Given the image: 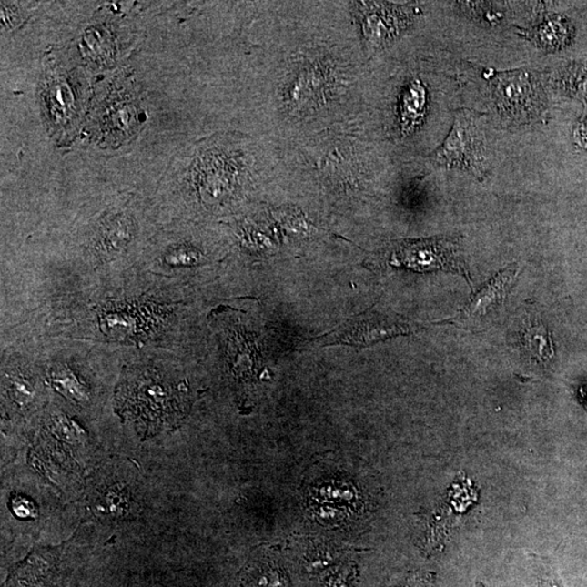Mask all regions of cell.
Returning <instances> with one entry per match:
<instances>
[{"instance_id":"1","label":"cell","mask_w":587,"mask_h":587,"mask_svg":"<svg viewBox=\"0 0 587 587\" xmlns=\"http://www.w3.org/2000/svg\"><path fill=\"white\" fill-rule=\"evenodd\" d=\"M121 415L137 423L143 438L180 422L186 410L182 390L172 387L153 371L132 372L116 390Z\"/></svg>"},{"instance_id":"2","label":"cell","mask_w":587,"mask_h":587,"mask_svg":"<svg viewBox=\"0 0 587 587\" xmlns=\"http://www.w3.org/2000/svg\"><path fill=\"white\" fill-rule=\"evenodd\" d=\"M478 114L471 110H458L450 136L436 150V164L446 167H460L484 177L488 171L485 137L481 130Z\"/></svg>"},{"instance_id":"3","label":"cell","mask_w":587,"mask_h":587,"mask_svg":"<svg viewBox=\"0 0 587 587\" xmlns=\"http://www.w3.org/2000/svg\"><path fill=\"white\" fill-rule=\"evenodd\" d=\"M491 91L497 108L509 120L528 123L540 116V82L527 71L502 72L494 76Z\"/></svg>"},{"instance_id":"4","label":"cell","mask_w":587,"mask_h":587,"mask_svg":"<svg viewBox=\"0 0 587 587\" xmlns=\"http://www.w3.org/2000/svg\"><path fill=\"white\" fill-rule=\"evenodd\" d=\"M390 265L419 272L452 271L470 279L467 267L460 256L458 242L451 238L401 243L391 254Z\"/></svg>"},{"instance_id":"5","label":"cell","mask_w":587,"mask_h":587,"mask_svg":"<svg viewBox=\"0 0 587 587\" xmlns=\"http://www.w3.org/2000/svg\"><path fill=\"white\" fill-rule=\"evenodd\" d=\"M518 273V266H509L505 270L497 273L447 322L468 329H478L486 326V322L493 319L504 305L509 290L516 282Z\"/></svg>"},{"instance_id":"6","label":"cell","mask_w":587,"mask_h":587,"mask_svg":"<svg viewBox=\"0 0 587 587\" xmlns=\"http://www.w3.org/2000/svg\"><path fill=\"white\" fill-rule=\"evenodd\" d=\"M361 25L368 48L377 50L390 41L410 21V15L385 4H363Z\"/></svg>"},{"instance_id":"7","label":"cell","mask_w":587,"mask_h":587,"mask_svg":"<svg viewBox=\"0 0 587 587\" xmlns=\"http://www.w3.org/2000/svg\"><path fill=\"white\" fill-rule=\"evenodd\" d=\"M407 333H410V324L372 313L340 329L335 339L345 343L371 344L394 335Z\"/></svg>"},{"instance_id":"8","label":"cell","mask_w":587,"mask_h":587,"mask_svg":"<svg viewBox=\"0 0 587 587\" xmlns=\"http://www.w3.org/2000/svg\"><path fill=\"white\" fill-rule=\"evenodd\" d=\"M520 343L523 354L541 367L548 366L555 357L552 334L538 319L525 322Z\"/></svg>"},{"instance_id":"9","label":"cell","mask_w":587,"mask_h":587,"mask_svg":"<svg viewBox=\"0 0 587 587\" xmlns=\"http://www.w3.org/2000/svg\"><path fill=\"white\" fill-rule=\"evenodd\" d=\"M520 35L528 38L539 48L551 52L566 46L572 36V31L566 19L555 16L535 25L533 29L522 30Z\"/></svg>"},{"instance_id":"10","label":"cell","mask_w":587,"mask_h":587,"mask_svg":"<svg viewBox=\"0 0 587 587\" xmlns=\"http://www.w3.org/2000/svg\"><path fill=\"white\" fill-rule=\"evenodd\" d=\"M427 89L417 80L408 84L400 102L402 134H410L420 125L427 108Z\"/></svg>"},{"instance_id":"11","label":"cell","mask_w":587,"mask_h":587,"mask_svg":"<svg viewBox=\"0 0 587 587\" xmlns=\"http://www.w3.org/2000/svg\"><path fill=\"white\" fill-rule=\"evenodd\" d=\"M132 238V225L126 217H116L103 228L100 248L106 254H117L127 248Z\"/></svg>"},{"instance_id":"12","label":"cell","mask_w":587,"mask_h":587,"mask_svg":"<svg viewBox=\"0 0 587 587\" xmlns=\"http://www.w3.org/2000/svg\"><path fill=\"white\" fill-rule=\"evenodd\" d=\"M50 381L56 388L64 391L66 395L71 397L76 401L86 400V390L70 369L66 367H57L50 374Z\"/></svg>"},{"instance_id":"13","label":"cell","mask_w":587,"mask_h":587,"mask_svg":"<svg viewBox=\"0 0 587 587\" xmlns=\"http://www.w3.org/2000/svg\"><path fill=\"white\" fill-rule=\"evenodd\" d=\"M204 257L193 248L181 246L169 251L166 256V262L169 266H194L203 261Z\"/></svg>"},{"instance_id":"14","label":"cell","mask_w":587,"mask_h":587,"mask_svg":"<svg viewBox=\"0 0 587 587\" xmlns=\"http://www.w3.org/2000/svg\"><path fill=\"white\" fill-rule=\"evenodd\" d=\"M567 91L573 95L587 97V66H578L568 72L566 80H564Z\"/></svg>"},{"instance_id":"15","label":"cell","mask_w":587,"mask_h":587,"mask_svg":"<svg viewBox=\"0 0 587 587\" xmlns=\"http://www.w3.org/2000/svg\"><path fill=\"white\" fill-rule=\"evenodd\" d=\"M10 393L19 404L24 405L25 402H29L32 400L35 388L25 378L13 377L10 379Z\"/></svg>"},{"instance_id":"16","label":"cell","mask_w":587,"mask_h":587,"mask_svg":"<svg viewBox=\"0 0 587 587\" xmlns=\"http://www.w3.org/2000/svg\"><path fill=\"white\" fill-rule=\"evenodd\" d=\"M573 139L580 147L587 149V109L574 128Z\"/></svg>"},{"instance_id":"17","label":"cell","mask_w":587,"mask_h":587,"mask_svg":"<svg viewBox=\"0 0 587 587\" xmlns=\"http://www.w3.org/2000/svg\"><path fill=\"white\" fill-rule=\"evenodd\" d=\"M13 504L15 512L19 514L21 518L36 516L35 507L27 500L22 499V497H16L13 501Z\"/></svg>"},{"instance_id":"18","label":"cell","mask_w":587,"mask_h":587,"mask_svg":"<svg viewBox=\"0 0 587 587\" xmlns=\"http://www.w3.org/2000/svg\"><path fill=\"white\" fill-rule=\"evenodd\" d=\"M2 21L5 27H13L18 24V10L14 5L2 3Z\"/></svg>"},{"instance_id":"19","label":"cell","mask_w":587,"mask_h":587,"mask_svg":"<svg viewBox=\"0 0 587 587\" xmlns=\"http://www.w3.org/2000/svg\"><path fill=\"white\" fill-rule=\"evenodd\" d=\"M540 587H562V585L552 575H544L540 581Z\"/></svg>"},{"instance_id":"20","label":"cell","mask_w":587,"mask_h":587,"mask_svg":"<svg viewBox=\"0 0 587 587\" xmlns=\"http://www.w3.org/2000/svg\"><path fill=\"white\" fill-rule=\"evenodd\" d=\"M580 394L581 396H582L585 405L587 406V385H585V387L583 388H581Z\"/></svg>"}]
</instances>
